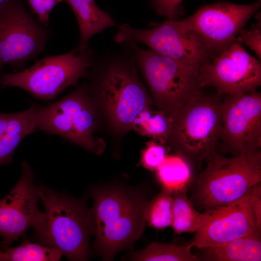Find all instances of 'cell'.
Listing matches in <instances>:
<instances>
[{
    "instance_id": "6da1fadb",
    "label": "cell",
    "mask_w": 261,
    "mask_h": 261,
    "mask_svg": "<svg viewBox=\"0 0 261 261\" xmlns=\"http://www.w3.org/2000/svg\"><path fill=\"white\" fill-rule=\"evenodd\" d=\"M92 195L94 245L104 260L110 261L142 236L148 201L142 193L118 187L96 188Z\"/></svg>"
},
{
    "instance_id": "7a4b0ae2",
    "label": "cell",
    "mask_w": 261,
    "mask_h": 261,
    "mask_svg": "<svg viewBox=\"0 0 261 261\" xmlns=\"http://www.w3.org/2000/svg\"><path fill=\"white\" fill-rule=\"evenodd\" d=\"M192 183L190 200L202 212L233 202L261 182V150L228 157L216 151Z\"/></svg>"
},
{
    "instance_id": "3957f363",
    "label": "cell",
    "mask_w": 261,
    "mask_h": 261,
    "mask_svg": "<svg viewBox=\"0 0 261 261\" xmlns=\"http://www.w3.org/2000/svg\"><path fill=\"white\" fill-rule=\"evenodd\" d=\"M44 216L34 228L41 244L58 249L71 261H86L93 234L90 210L84 203L44 186H39Z\"/></svg>"
},
{
    "instance_id": "277c9868",
    "label": "cell",
    "mask_w": 261,
    "mask_h": 261,
    "mask_svg": "<svg viewBox=\"0 0 261 261\" xmlns=\"http://www.w3.org/2000/svg\"><path fill=\"white\" fill-rule=\"evenodd\" d=\"M221 96L202 90L173 119L166 144L189 164L205 160L218 150L222 128Z\"/></svg>"
},
{
    "instance_id": "5b68a950",
    "label": "cell",
    "mask_w": 261,
    "mask_h": 261,
    "mask_svg": "<svg viewBox=\"0 0 261 261\" xmlns=\"http://www.w3.org/2000/svg\"><path fill=\"white\" fill-rule=\"evenodd\" d=\"M129 43L158 110L173 119L202 90L200 69Z\"/></svg>"
},
{
    "instance_id": "8992f818",
    "label": "cell",
    "mask_w": 261,
    "mask_h": 261,
    "mask_svg": "<svg viewBox=\"0 0 261 261\" xmlns=\"http://www.w3.org/2000/svg\"><path fill=\"white\" fill-rule=\"evenodd\" d=\"M92 63L89 48L81 51L76 48L65 54L46 57L21 72L5 74L0 78V85L19 87L37 99L51 100L76 84Z\"/></svg>"
},
{
    "instance_id": "52a82bcc",
    "label": "cell",
    "mask_w": 261,
    "mask_h": 261,
    "mask_svg": "<svg viewBox=\"0 0 261 261\" xmlns=\"http://www.w3.org/2000/svg\"><path fill=\"white\" fill-rule=\"evenodd\" d=\"M37 129L59 135L97 155L105 147L102 139L95 138L96 116L86 90L80 88L46 106H37Z\"/></svg>"
},
{
    "instance_id": "ba28073f",
    "label": "cell",
    "mask_w": 261,
    "mask_h": 261,
    "mask_svg": "<svg viewBox=\"0 0 261 261\" xmlns=\"http://www.w3.org/2000/svg\"><path fill=\"white\" fill-rule=\"evenodd\" d=\"M52 35L22 0H10L0 9V67L24 68L44 51Z\"/></svg>"
},
{
    "instance_id": "9c48e42d",
    "label": "cell",
    "mask_w": 261,
    "mask_h": 261,
    "mask_svg": "<svg viewBox=\"0 0 261 261\" xmlns=\"http://www.w3.org/2000/svg\"><path fill=\"white\" fill-rule=\"evenodd\" d=\"M115 41L140 43L160 55L199 69L210 59L211 53L182 19L154 23L145 29L123 24L119 27Z\"/></svg>"
},
{
    "instance_id": "30bf717a",
    "label": "cell",
    "mask_w": 261,
    "mask_h": 261,
    "mask_svg": "<svg viewBox=\"0 0 261 261\" xmlns=\"http://www.w3.org/2000/svg\"><path fill=\"white\" fill-rule=\"evenodd\" d=\"M261 150V94L256 91L225 95L218 152L231 156Z\"/></svg>"
},
{
    "instance_id": "8fae6325",
    "label": "cell",
    "mask_w": 261,
    "mask_h": 261,
    "mask_svg": "<svg viewBox=\"0 0 261 261\" xmlns=\"http://www.w3.org/2000/svg\"><path fill=\"white\" fill-rule=\"evenodd\" d=\"M110 64L99 88L102 102L113 126L124 131L132 129L137 115L150 107V100L127 60L116 59Z\"/></svg>"
},
{
    "instance_id": "7c38bea8",
    "label": "cell",
    "mask_w": 261,
    "mask_h": 261,
    "mask_svg": "<svg viewBox=\"0 0 261 261\" xmlns=\"http://www.w3.org/2000/svg\"><path fill=\"white\" fill-rule=\"evenodd\" d=\"M200 79L202 87H212L221 95L254 91L261 85V65L234 43L201 66Z\"/></svg>"
},
{
    "instance_id": "4fadbf2b",
    "label": "cell",
    "mask_w": 261,
    "mask_h": 261,
    "mask_svg": "<svg viewBox=\"0 0 261 261\" xmlns=\"http://www.w3.org/2000/svg\"><path fill=\"white\" fill-rule=\"evenodd\" d=\"M260 6V1L248 5L219 2L203 6L182 20L210 53L219 54L232 44Z\"/></svg>"
},
{
    "instance_id": "5bb4252c",
    "label": "cell",
    "mask_w": 261,
    "mask_h": 261,
    "mask_svg": "<svg viewBox=\"0 0 261 261\" xmlns=\"http://www.w3.org/2000/svg\"><path fill=\"white\" fill-rule=\"evenodd\" d=\"M21 168L17 183L0 200V236L1 245L5 249L24 236L29 227L35 228L44 216L39 208L41 195L33 172L26 162H22Z\"/></svg>"
},
{
    "instance_id": "9a60e30c",
    "label": "cell",
    "mask_w": 261,
    "mask_h": 261,
    "mask_svg": "<svg viewBox=\"0 0 261 261\" xmlns=\"http://www.w3.org/2000/svg\"><path fill=\"white\" fill-rule=\"evenodd\" d=\"M250 189L233 202L205 211V219L189 244L200 249L261 233L250 200Z\"/></svg>"
},
{
    "instance_id": "2e32d148",
    "label": "cell",
    "mask_w": 261,
    "mask_h": 261,
    "mask_svg": "<svg viewBox=\"0 0 261 261\" xmlns=\"http://www.w3.org/2000/svg\"><path fill=\"white\" fill-rule=\"evenodd\" d=\"M37 106L18 113L0 114V166L11 163L19 143L37 129Z\"/></svg>"
},
{
    "instance_id": "e0dca14e",
    "label": "cell",
    "mask_w": 261,
    "mask_h": 261,
    "mask_svg": "<svg viewBox=\"0 0 261 261\" xmlns=\"http://www.w3.org/2000/svg\"><path fill=\"white\" fill-rule=\"evenodd\" d=\"M200 249L196 255L200 261H261V233Z\"/></svg>"
},
{
    "instance_id": "ac0fdd59",
    "label": "cell",
    "mask_w": 261,
    "mask_h": 261,
    "mask_svg": "<svg viewBox=\"0 0 261 261\" xmlns=\"http://www.w3.org/2000/svg\"><path fill=\"white\" fill-rule=\"evenodd\" d=\"M61 2L67 3L76 16L80 31L77 48L81 51L88 48L87 42L94 35L116 26L110 15L99 8L94 0H58Z\"/></svg>"
},
{
    "instance_id": "d6986e66",
    "label": "cell",
    "mask_w": 261,
    "mask_h": 261,
    "mask_svg": "<svg viewBox=\"0 0 261 261\" xmlns=\"http://www.w3.org/2000/svg\"><path fill=\"white\" fill-rule=\"evenodd\" d=\"M188 187L173 193V218L171 226L177 234L196 232L206 216L194 206L187 195Z\"/></svg>"
},
{
    "instance_id": "ffe728a7",
    "label": "cell",
    "mask_w": 261,
    "mask_h": 261,
    "mask_svg": "<svg viewBox=\"0 0 261 261\" xmlns=\"http://www.w3.org/2000/svg\"><path fill=\"white\" fill-rule=\"evenodd\" d=\"M156 171L162 189L172 194L188 188L191 182L190 164L178 155L167 156Z\"/></svg>"
},
{
    "instance_id": "44dd1931",
    "label": "cell",
    "mask_w": 261,
    "mask_h": 261,
    "mask_svg": "<svg viewBox=\"0 0 261 261\" xmlns=\"http://www.w3.org/2000/svg\"><path fill=\"white\" fill-rule=\"evenodd\" d=\"M173 119L162 112L150 107L143 110L134 119L132 129L139 134L153 138L159 143H167Z\"/></svg>"
},
{
    "instance_id": "7402d4cb",
    "label": "cell",
    "mask_w": 261,
    "mask_h": 261,
    "mask_svg": "<svg viewBox=\"0 0 261 261\" xmlns=\"http://www.w3.org/2000/svg\"><path fill=\"white\" fill-rule=\"evenodd\" d=\"M192 247L189 243L182 246L153 242L135 252L131 259L139 261H199L197 256L191 252Z\"/></svg>"
},
{
    "instance_id": "603a6c76",
    "label": "cell",
    "mask_w": 261,
    "mask_h": 261,
    "mask_svg": "<svg viewBox=\"0 0 261 261\" xmlns=\"http://www.w3.org/2000/svg\"><path fill=\"white\" fill-rule=\"evenodd\" d=\"M62 256L57 248L27 240L17 246L1 251L0 261H58Z\"/></svg>"
},
{
    "instance_id": "cb8c5ba5",
    "label": "cell",
    "mask_w": 261,
    "mask_h": 261,
    "mask_svg": "<svg viewBox=\"0 0 261 261\" xmlns=\"http://www.w3.org/2000/svg\"><path fill=\"white\" fill-rule=\"evenodd\" d=\"M173 218L172 195L163 189L150 202L145 209V219L148 224L157 229L171 225Z\"/></svg>"
},
{
    "instance_id": "d4e9b609",
    "label": "cell",
    "mask_w": 261,
    "mask_h": 261,
    "mask_svg": "<svg viewBox=\"0 0 261 261\" xmlns=\"http://www.w3.org/2000/svg\"><path fill=\"white\" fill-rule=\"evenodd\" d=\"M163 144L155 141H150L143 151L141 163L145 168L151 170H157L166 158L167 151Z\"/></svg>"
},
{
    "instance_id": "484cf974",
    "label": "cell",
    "mask_w": 261,
    "mask_h": 261,
    "mask_svg": "<svg viewBox=\"0 0 261 261\" xmlns=\"http://www.w3.org/2000/svg\"><path fill=\"white\" fill-rule=\"evenodd\" d=\"M239 36L235 39L239 44L244 43L250 47L261 59V22L253 25L248 29H242Z\"/></svg>"
},
{
    "instance_id": "4316f807",
    "label": "cell",
    "mask_w": 261,
    "mask_h": 261,
    "mask_svg": "<svg viewBox=\"0 0 261 261\" xmlns=\"http://www.w3.org/2000/svg\"><path fill=\"white\" fill-rule=\"evenodd\" d=\"M32 13L37 16L39 22L47 26L49 22V14L57 5L58 0H27Z\"/></svg>"
},
{
    "instance_id": "83f0119b",
    "label": "cell",
    "mask_w": 261,
    "mask_h": 261,
    "mask_svg": "<svg viewBox=\"0 0 261 261\" xmlns=\"http://www.w3.org/2000/svg\"><path fill=\"white\" fill-rule=\"evenodd\" d=\"M183 0H154V6L158 14L168 19H174L179 4Z\"/></svg>"
},
{
    "instance_id": "f1b7e54d",
    "label": "cell",
    "mask_w": 261,
    "mask_h": 261,
    "mask_svg": "<svg viewBox=\"0 0 261 261\" xmlns=\"http://www.w3.org/2000/svg\"><path fill=\"white\" fill-rule=\"evenodd\" d=\"M250 200L258 229L261 231V183L253 186L250 190Z\"/></svg>"
},
{
    "instance_id": "f546056e",
    "label": "cell",
    "mask_w": 261,
    "mask_h": 261,
    "mask_svg": "<svg viewBox=\"0 0 261 261\" xmlns=\"http://www.w3.org/2000/svg\"><path fill=\"white\" fill-rule=\"evenodd\" d=\"M11 0H0V9Z\"/></svg>"
},
{
    "instance_id": "4dcf8cb0",
    "label": "cell",
    "mask_w": 261,
    "mask_h": 261,
    "mask_svg": "<svg viewBox=\"0 0 261 261\" xmlns=\"http://www.w3.org/2000/svg\"><path fill=\"white\" fill-rule=\"evenodd\" d=\"M1 69V68L0 67V71Z\"/></svg>"
}]
</instances>
